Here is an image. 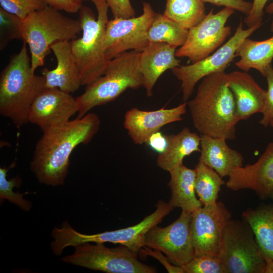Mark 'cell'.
I'll list each match as a JSON object with an SVG mask.
<instances>
[{"label":"cell","mask_w":273,"mask_h":273,"mask_svg":"<svg viewBox=\"0 0 273 273\" xmlns=\"http://www.w3.org/2000/svg\"><path fill=\"white\" fill-rule=\"evenodd\" d=\"M261 26L256 25L244 29L243 23L240 22L234 34L212 54L197 62L171 69L181 82L183 101L187 102L190 99L200 80L210 74L224 72L236 57L235 53L240 43Z\"/></svg>","instance_id":"10"},{"label":"cell","mask_w":273,"mask_h":273,"mask_svg":"<svg viewBox=\"0 0 273 273\" xmlns=\"http://www.w3.org/2000/svg\"><path fill=\"white\" fill-rule=\"evenodd\" d=\"M144 249L142 248L140 250L143 256H151L157 259L166 269L167 271L170 273H185L182 266H177L171 263L167 256L163 255L162 252L145 246Z\"/></svg>","instance_id":"36"},{"label":"cell","mask_w":273,"mask_h":273,"mask_svg":"<svg viewBox=\"0 0 273 273\" xmlns=\"http://www.w3.org/2000/svg\"><path fill=\"white\" fill-rule=\"evenodd\" d=\"M46 86L42 75L32 71L26 43L14 55L0 76V114L20 128L29 122L31 106Z\"/></svg>","instance_id":"3"},{"label":"cell","mask_w":273,"mask_h":273,"mask_svg":"<svg viewBox=\"0 0 273 273\" xmlns=\"http://www.w3.org/2000/svg\"><path fill=\"white\" fill-rule=\"evenodd\" d=\"M189 29L165 16L157 13L148 31L149 42H164L171 46L181 47L185 42Z\"/></svg>","instance_id":"28"},{"label":"cell","mask_w":273,"mask_h":273,"mask_svg":"<svg viewBox=\"0 0 273 273\" xmlns=\"http://www.w3.org/2000/svg\"><path fill=\"white\" fill-rule=\"evenodd\" d=\"M58 10L64 11L70 13H74L79 11L82 4L77 3L73 0H41Z\"/></svg>","instance_id":"38"},{"label":"cell","mask_w":273,"mask_h":273,"mask_svg":"<svg viewBox=\"0 0 273 273\" xmlns=\"http://www.w3.org/2000/svg\"><path fill=\"white\" fill-rule=\"evenodd\" d=\"M265 12L269 14L273 15V1L266 7ZM270 30L273 32V20L270 26Z\"/></svg>","instance_id":"41"},{"label":"cell","mask_w":273,"mask_h":273,"mask_svg":"<svg viewBox=\"0 0 273 273\" xmlns=\"http://www.w3.org/2000/svg\"><path fill=\"white\" fill-rule=\"evenodd\" d=\"M269 198L273 200V191H272Z\"/></svg>","instance_id":"44"},{"label":"cell","mask_w":273,"mask_h":273,"mask_svg":"<svg viewBox=\"0 0 273 273\" xmlns=\"http://www.w3.org/2000/svg\"><path fill=\"white\" fill-rule=\"evenodd\" d=\"M225 183L232 191L249 189L262 200L269 198L273 191V142L268 144L254 163L233 168Z\"/></svg>","instance_id":"16"},{"label":"cell","mask_w":273,"mask_h":273,"mask_svg":"<svg viewBox=\"0 0 273 273\" xmlns=\"http://www.w3.org/2000/svg\"><path fill=\"white\" fill-rule=\"evenodd\" d=\"M204 3H208L216 6L229 7L240 12L246 16L250 13L252 3L245 0H202Z\"/></svg>","instance_id":"37"},{"label":"cell","mask_w":273,"mask_h":273,"mask_svg":"<svg viewBox=\"0 0 273 273\" xmlns=\"http://www.w3.org/2000/svg\"><path fill=\"white\" fill-rule=\"evenodd\" d=\"M1 8L21 20L48 6L41 0H0Z\"/></svg>","instance_id":"32"},{"label":"cell","mask_w":273,"mask_h":273,"mask_svg":"<svg viewBox=\"0 0 273 273\" xmlns=\"http://www.w3.org/2000/svg\"><path fill=\"white\" fill-rule=\"evenodd\" d=\"M167 145L157 158V165L167 171H170L183 164L185 157L200 151V135L184 127L176 134L166 135Z\"/></svg>","instance_id":"23"},{"label":"cell","mask_w":273,"mask_h":273,"mask_svg":"<svg viewBox=\"0 0 273 273\" xmlns=\"http://www.w3.org/2000/svg\"><path fill=\"white\" fill-rule=\"evenodd\" d=\"M61 260L92 270L107 273H155V267L146 264L137 258V254L120 245L108 248L104 243H85L74 247V252Z\"/></svg>","instance_id":"9"},{"label":"cell","mask_w":273,"mask_h":273,"mask_svg":"<svg viewBox=\"0 0 273 273\" xmlns=\"http://www.w3.org/2000/svg\"><path fill=\"white\" fill-rule=\"evenodd\" d=\"M91 1L97 9V18L89 8L82 5L78 11V20L82 35L70 41L82 85H87L102 76L111 60L105 53L109 7L105 0Z\"/></svg>","instance_id":"4"},{"label":"cell","mask_w":273,"mask_h":273,"mask_svg":"<svg viewBox=\"0 0 273 273\" xmlns=\"http://www.w3.org/2000/svg\"><path fill=\"white\" fill-rule=\"evenodd\" d=\"M191 218L192 213L181 211L178 218L169 225L154 226L145 235V246L162 252L171 263L183 266L195 256Z\"/></svg>","instance_id":"13"},{"label":"cell","mask_w":273,"mask_h":273,"mask_svg":"<svg viewBox=\"0 0 273 273\" xmlns=\"http://www.w3.org/2000/svg\"><path fill=\"white\" fill-rule=\"evenodd\" d=\"M202 0H166L163 14L183 27L190 29L206 16Z\"/></svg>","instance_id":"26"},{"label":"cell","mask_w":273,"mask_h":273,"mask_svg":"<svg viewBox=\"0 0 273 273\" xmlns=\"http://www.w3.org/2000/svg\"><path fill=\"white\" fill-rule=\"evenodd\" d=\"M176 47L164 42H150L140 53L139 68L148 97L153 95L154 85L166 70L180 66L175 56Z\"/></svg>","instance_id":"20"},{"label":"cell","mask_w":273,"mask_h":273,"mask_svg":"<svg viewBox=\"0 0 273 273\" xmlns=\"http://www.w3.org/2000/svg\"><path fill=\"white\" fill-rule=\"evenodd\" d=\"M242 217L251 228L264 258L273 259V205L248 208Z\"/></svg>","instance_id":"25"},{"label":"cell","mask_w":273,"mask_h":273,"mask_svg":"<svg viewBox=\"0 0 273 273\" xmlns=\"http://www.w3.org/2000/svg\"><path fill=\"white\" fill-rule=\"evenodd\" d=\"M264 77L267 83V89L266 91V97L263 110L261 113L262 117L259 123L267 127L273 118V67L272 64L269 65L265 70Z\"/></svg>","instance_id":"33"},{"label":"cell","mask_w":273,"mask_h":273,"mask_svg":"<svg viewBox=\"0 0 273 273\" xmlns=\"http://www.w3.org/2000/svg\"><path fill=\"white\" fill-rule=\"evenodd\" d=\"M82 31L79 20L62 14L50 6L28 15L20 23L21 40L28 44L32 71L44 65L51 46L60 41H71Z\"/></svg>","instance_id":"5"},{"label":"cell","mask_w":273,"mask_h":273,"mask_svg":"<svg viewBox=\"0 0 273 273\" xmlns=\"http://www.w3.org/2000/svg\"><path fill=\"white\" fill-rule=\"evenodd\" d=\"M173 209L169 203L160 200L156 204L155 210L138 224L93 235L81 234L65 221L60 228L56 226L52 230L51 237L53 240L51 243V249L55 255L59 256L63 253L65 248L69 246L74 247L85 243L109 242L123 245L138 254L140 250L145 246L147 233L154 226L160 223Z\"/></svg>","instance_id":"6"},{"label":"cell","mask_w":273,"mask_h":273,"mask_svg":"<svg viewBox=\"0 0 273 273\" xmlns=\"http://www.w3.org/2000/svg\"><path fill=\"white\" fill-rule=\"evenodd\" d=\"M231 212L222 202L202 206L192 213L191 231L195 256H218L221 236L232 219Z\"/></svg>","instance_id":"14"},{"label":"cell","mask_w":273,"mask_h":273,"mask_svg":"<svg viewBox=\"0 0 273 273\" xmlns=\"http://www.w3.org/2000/svg\"><path fill=\"white\" fill-rule=\"evenodd\" d=\"M187 108V102L173 108L153 111L133 108L125 113L123 126L132 141L135 144L142 145L147 143L150 138L164 126L181 121Z\"/></svg>","instance_id":"17"},{"label":"cell","mask_w":273,"mask_h":273,"mask_svg":"<svg viewBox=\"0 0 273 273\" xmlns=\"http://www.w3.org/2000/svg\"><path fill=\"white\" fill-rule=\"evenodd\" d=\"M140 53L125 52L110 61L105 73L87 85L84 92L75 98L77 118L83 117L96 106L114 101L127 89H136L143 85L139 68Z\"/></svg>","instance_id":"7"},{"label":"cell","mask_w":273,"mask_h":273,"mask_svg":"<svg viewBox=\"0 0 273 273\" xmlns=\"http://www.w3.org/2000/svg\"><path fill=\"white\" fill-rule=\"evenodd\" d=\"M74 1L77 2V3H80V4H82V2L83 1H87V0H73Z\"/></svg>","instance_id":"42"},{"label":"cell","mask_w":273,"mask_h":273,"mask_svg":"<svg viewBox=\"0 0 273 273\" xmlns=\"http://www.w3.org/2000/svg\"><path fill=\"white\" fill-rule=\"evenodd\" d=\"M218 257L224 273H264L265 258L249 225L231 219L224 226Z\"/></svg>","instance_id":"8"},{"label":"cell","mask_w":273,"mask_h":273,"mask_svg":"<svg viewBox=\"0 0 273 273\" xmlns=\"http://www.w3.org/2000/svg\"><path fill=\"white\" fill-rule=\"evenodd\" d=\"M234 11L224 7L214 13L212 9L198 25L189 29L185 42L176 50V57H186L194 63L215 52L231 34V27L226 23Z\"/></svg>","instance_id":"11"},{"label":"cell","mask_w":273,"mask_h":273,"mask_svg":"<svg viewBox=\"0 0 273 273\" xmlns=\"http://www.w3.org/2000/svg\"><path fill=\"white\" fill-rule=\"evenodd\" d=\"M21 19L17 16L0 8V49L15 39H21L20 23Z\"/></svg>","instance_id":"30"},{"label":"cell","mask_w":273,"mask_h":273,"mask_svg":"<svg viewBox=\"0 0 273 273\" xmlns=\"http://www.w3.org/2000/svg\"><path fill=\"white\" fill-rule=\"evenodd\" d=\"M235 56L240 58L235 63L239 69L246 72L254 69L264 76L273 59V36L261 41L246 38L237 49Z\"/></svg>","instance_id":"24"},{"label":"cell","mask_w":273,"mask_h":273,"mask_svg":"<svg viewBox=\"0 0 273 273\" xmlns=\"http://www.w3.org/2000/svg\"><path fill=\"white\" fill-rule=\"evenodd\" d=\"M182 267L185 273H224L223 264L218 256L195 257Z\"/></svg>","instance_id":"31"},{"label":"cell","mask_w":273,"mask_h":273,"mask_svg":"<svg viewBox=\"0 0 273 273\" xmlns=\"http://www.w3.org/2000/svg\"><path fill=\"white\" fill-rule=\"evenodd\" d=\"M223 138L200 135V161L216 171L222 177L228 176L236 167L243 166V155L231 148Z\"/></svg>","instance_id":"21"},{"label":"cell","mask_w":273,"mask_h":273,"mask_svg":"<svg viewBox=\"0 0 273 273\" xmlns=\"http://www.w3.org/2000/svg\"><path fill=\"white\" fill-rule=\"evenodd\" d=\"M156 14L149 3L143 2L141 15L109 20L105 39L106 57L111 60L125 52L142 51L150 43L148 31Z\"/></svg>","instance_id":"12"},{"label":"cell","mask_w":273,"mask_h":273,"mask_svg":"<svg viewBox=\"0 0 273 273\" xmlns=\"http://www.w3.org/2000/svg\"><path fill=\"white\" fill-rule=\"evenodd\" d=\"M78 111L76 99L71 94L46 87L32 103L28 121L44 132L69 121Z\"/></svg>","instance_id":"15"},{"label":"cell","mask_w":273,"mask_h":273,"mask_svg":"<svg viewBox=\"0 0 273 273\" xmlns=\"http://www.w3.org/2000/svg\"><path fill=\"white\" fill-rule=\"evenodd\" d=\"M267 1L268 0H253L251 11L244 20V23L248 27L256 25H262L264 8Z\"/></svg>","instance_id":"35"},{"label":"cell","mask_w":273,"mask_h":273,"mask_svg":"<svg viewBox=\"0 0 273 273\" xmlns=\"http://www.w3.org/2000/svg\"><path fill=\"white\" fill-rule=\"evenodd\" d=\"M170 179L168 186L171 191L169 201L174 208L192 213L203 206L197 198L195 191V169L189 168L181 164L169 171Z\"/></svg>","instance_id":"22"},{"label":"cell","mask_w":273,"mask_h":273,"mask_svg":"<svg viewBox=\"0 0 273 273\" xmlns=\"http://www.w3.org/2000/svg\"><path fill=\"white\" fill-rule=\"evenodd\" d=\"M51 50L56 58L57 66L54 69L45 68L41 70L46 87L57 88L69 94L74 93L82 85L70 41H57L51 46Z\"/></svg>","instance_id":"19"},{"label":"cell","mask_w":273,"mask_h":273,"mask_svg":"<svg viewBox=\"0 0 273 273\" xmlns=\"http://www.w3.org/2000/svg\"><path fill=\"white\" fill-rule=\"evenodd\" d=\"M100 125L99 116L88 113L43 132L30 162V170L38 181L48 186L63 185L71 153L78 145L90 142Z\"/></svg>","instance_id":"1"},{"label":"cell","mask_w":273,"mask_h":273,"mask_svg":"<svg viewBox=\"0 0 273 273\" xmlns=\"http://www.w3.org/2000/svg\"><path fill=\"white\" fill-rule=\"evenodd\" d=\"M195 191L203 206H214L217 202L221 187L225 185L222 178L214 169L199 161L195 167Z\"/></svg>","instance_id":"27"},{"label":"cell","mask_w":273,"mask_h":273,"mask_svg":"<svg viewBox=\"0 0 273 273\" xmlns=\"http://www.w3.org/2000/svg\"><path fill=\"white\" fill-rule=\"evenodd\" d=\"M225 75L219 72L203 78L194 98L187 103L193 125L201 134L232 140L239 120Z\"/></svg>","instance_id":"2"},{"label":"cell","mask_w":273,"mask_h":273,"mask_svg":"<svg viewBox=\"0 0 273 273\" xmlns=\"http://www.w3.org/2000/svg\"><path fill=\"white\" fill-rule=\"evenodd\" d=\"M265 267L264 273H273V259L265 258Z\"/></svg>","instance_id":"40"},{"label":"cell","mask_w":273,"mask_h":273,"mask_svg":"<svg viewBox=\"0 0 273 273\" xmlns=\"http://www.w3.org/2000/svg\"><path fill=\"white\" fill-rule=\"evenodd\" d=\"M225 77L235 100L239 121L246 120L255 113L262 112L266 91L250 74L243 71H234L225 73Z\"/></svg>","instance_id":"18"},{"label":"cell","mask_w":273,"mask_h":273,"mask_svg":"<svg viewBox=\"0 0 273 273\" xmlns=\"http://www.w3.org/2000/svg\"><path fill=\"white\" fill-rule=\"evenodd\" d=\"M15 165L16 161L8 168H0V202L2 204L4 200L6 199L22 210L29 211L32 207V203L30 201L24 199L23 196L30 193L26 192L21 194L13 191L15 187L19 188L21 186V178L19 175H17L9 180L7 179L8 171L14 167Z\"/></svg>","instance_id":"29"},{"label":"cell","mask_w":273,"mask_h":273,"mask_svg":"<svg viewBox=\"0 0 273 273\" xmlns=\"http://www.w3.org/2000/svg\"><path fill=\"white\" fill-rule=\"evenodd\" d=\"M269 125H270L272 127H273V118L270 121V122L269 123Z\"/></svg>","instance_id":"43"},{"label":"cell","mask_w":273,"mask_h":273,"mask_svg":"<svg viewBox=\"0 0 273 273\" xmlns=\"http://www.w3.org/2000/svg\"><path fill=\"white\" fill-rule=\"evenodd\" d=\"M114 18H129L135 17V11L129 0H105Z\"/></svg>","instance_id":"34"},{"label":"cell","mask_w":273,"mask_h":273,"mask_svg":"<svg viewBox=\"0 0 273 273\" xmlns=\"http://www.w3.org/2000/svg\"><path fill=\"white\" fill-rule=\"evenodd\" d=\"M147 144L160 153L166 148L167 145L166 135H162L159 132H156L150 138Z\"/></svg>","instance_id":"39"}]
</instances>
